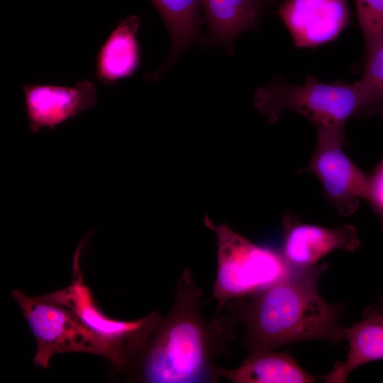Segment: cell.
<instances>
[{
    "label": "cell",
    "instance_id": "obj_1",
    "mask_svg": "<svg viewBox=\"0 0 383 383\" xmlns=\"http://www.w3.org/2000/svg\"><path fill=\"white\" fill-rule=\"evenodd\" d=\"M202 290L191 271L177 279L172 306L145 348L124 371L148 383L218 382L215 361L227 352L238 320L234 313L206 321L200 310Z\"/></svg>",
    "mask_w": 383,
    "mask_h": 383
},
{
    "label": "cell",
    "instance_id": "obj_2",
    "mask_svg": "<svg viewBox=\"0 0 383 383\" xmlns=\"http://www.w3.org/2000/svg\"><path fill=\"white\" fill-rule=\"evenodd\" d=\"M327 264L292 267L282 279L246 302H228L245 328L242 339L248 355L270 351L292 343L318 340L338 345L345 339L340 322L342 306L325 301L317 288Z\"/></svg>",
    "mask_w": 383,
    "mask_h": 383
},
{
    "label": "cell",
    "instance_id": "obj_3",
    "mask_svg": "<svg viewBox=\"0 0 383 383\" xmlns=\"http://www.w3.org/2000/svg\"><path fill=\"white\" fill-rule=\"evenodd\" d=\"M302 85H292L280 77L254 94V106L273 124L284 111L309 120L316 128L345 126L352 116H379V111L359 82L323 83L308 76Z\"/></svg>",
    "mask_w": 383,
    "mask_h": 383
},
{
    "label": "cell",
    "instance_id": "obj_4",
    "mask_svg": "<svg viewBox=\"0 0 383 383\" xmlns=\"http://www.w3.org/2000/svg\"><path fill=\"white\" fill-rule=\"evenodd\" d=\"M204 224L216 238L217 273L211 299L217 302V314L232 300L262 294L292 270L282 252L256 245L207 216Z\"/></svg>",
    "mask_w": 383,
    "mask_h": 383
},
{
    "label": "cell",
    "instance_id": "obj_5",
    "mask_svg": "<svg viewBox=\"0 0 383 383\" xmlns=\"http://www.w3.org/2000/svg\"><path fill=\"white\" fill-rule=\"evenodd\" d=\"M83 244L82 240L74 254L70 284L39 296L72 310L99 340L102 348L101 357L123 372L145 348L162 317L155 310L137 320L122 321L103 312L85 283L80 269L79 261Z\"/></svg>",
    "mask_w": 383,
    "mask_h": 383
},
{
    "label": "cell",
    "instance_id": "obj_6",
    "mask_svg": "<svg viewBox=\"0 0 383 383\" xmlns=\"http://www.w3.org/2000/svg\"><path fill=\"white\" fill-rule=\"evenodd\" d=\"M11 296L35 337V365L48 369L51 358L60 353H86L102 356L99 340L72 310L39 296L30 297L19 290L12 291Z\"/></svg>",
    "mask_w": 383,
    "mask_h": 383
},
{
    "label": "cell",
    "instance_id": "obj_7",
    "mask_svg": "<svg viewBox=\"0 0 383 383\" xmlns=\"http://www.w3.org/2000/svg\"><path fill=\"white\" fill-rule=\"evenodd\" d=\"M317 143L309 165V172L321 182L323 194L339 215L355 213L360 199L369 200L371 176L360 169L345 153V126L319 127Z\"/></svg>",
    "mask_w": 383,
    "mask_h": 383
},
{
    "label": "cell",
    "instance_id": "obj_8",
    "mask_svg": "<svg viewBox=\"0 0 383 383\" xmlns=\"http://www.w3.org/2000/svg\"><path fill=\"white\" fill-rule=\"evenodd\" d=\"M30 131L55 129L59 125L94 108L98 102L95 84L89 79L73 85L28 84L22 87Z\"/></svg>",
    "mask_w": 383,
    "mask_h": 383
},
{
    "label": "cell",
    "instance_id": "obj_9",
    "mask_svg": "<svg viewBox=\"0 0 383 383\" xmlns=\"http://www.w3.org/2000/svg\"><path fill=\"white\" fill-rule=\"evenodd\" d=\"M277 13L298 48L332 42L350 22L347 0H284Z\"/></svg>",
    "mask_w": 383,
    "mask_h": 383
},
{
    "label": "cell",
    "instance_id": "obj_10",
    "mask_svg": "<svg viewBox=\"0 0 383 383\" xmlns=\"http://www.w3.org/2000/svg\"><path fill=\"white\" fill-rule=\"evenodd\" d=\"M284 240L282 255L294 267H306L335 250H355L360 242L355 227L345 224L325 228L304 223L290 214L282 218Z\"/></svg>",
    "mask_w": 383,
    "mask_h": 383
},
{
    "label": "cell",
    "instance_id": "obj_11",
    "mask_svg": "<svg viewBox=\"0 0 383 383\" xmlns=\"http://www.w3.org/2000/svg\"><path fill=\"white\" fill-rule=\"evenodd\" d=\"M140 18L131 15L122 19L101 45L95 57L94 74L109 87L132 77L141 64V47L137 38Z\"/></svg>",
    "mask_w": 383,
    "mask_h": 383
},
{
    "label": "cell",
    "instance_id": "obj_12",
    "mask_svg": "<svg viewBox=\"0 0 383 383\" xmlns=\"http://www.w3.org/2000/svg\"><path fill=\"white\" fill-rule=\"evenodd\" d=\"M216 377L234 383H311L316 379L289 354L272 350L248 355L234 369L216 367Z\"/></svg>",
    "mask_w": 383,
    "mask_h": 383
},
{
    "label": "cell",
    "instance_id": "obj_13",
    "mask_svg": "<svg viewBox=\"0 0 383 383\" xmlns=\"http://www.w3.org/2000/svg\"><path fill=\"white\" fill-rule=\"evenodd\" d=\"M209 44L221 45L233 53L234 40L243 32L255 29L261 13L256 0H201Z\"/></svg>",
    "mask_w": 383,
    "mask_h": 383
},
{
    "label": "cell",
    "instance_id": "obj_14",
    "mask_svg": "<svg viewBox=\"0 0 383 383\" xmlns=\"http://www.w3.org/2000/svg\"><path fill=\"white\" fill-rule=\"evenodd\" d=\"M163 20L170 36V53L166 62L156 71L148 74V82L156 81L177 57L200 38L202 18L199 13L201 0H151Z\"/></svg>",
    "mask_w": 383,
    "mask_h": 383
},
{
    "label": "cell",
    "instance_id": "obj_15",
    "mask_svg": "<svg viewBox=\"0 0 383 383\" xmlns=\"http://www.w3.org/2000/svg\"><path fill=\"white\" fill-rule=\"evenodd\" d=\"M363 317L361 321L345 328V339L349 343L346 358L335 364L325 376V382H345L357 367L383 359V316L363 314Z\"/></svg>",
    "mask_w": 383,
    "mask_h": 383
},
{
    "label": "cell",
    "instance_id": "obj_16",
    "mask_svg": "<svg viewBox=\"0 0 383 383\" xmlns=\"http://www.w3.org/2000/svg\"><path fill=\"white\" fill-rule=\"evenodd\" d=\"M362 77L358 81L383 119V38L366 48Z\"/></svg>",
    "mask_w": 383,
    "mask_h": 383
},
{
    "label": "cell",
    "instance_id": "obj_17",
    "mask_svg": "<svg viewBox=\"0 0 383 383\" xmlns=\"http://www.w3.org/2000/svg\"><path fill=\"white\" fill-rule=\"evenodd\" d=\"M366 48L383 38V0H355Z\"/></svg>",
    "mask_w": 383,
    "mask_h": 383
},
{
    "label": "cell",
    "instance_id": "obj_18",
    "mask_svg": "<svg viewBox=\"0 0 383 383\" xmlns=\"http://www.w3.org/2000/svg\"><path fill=\"white\" fill-rule=\"evenodd\" d=\"M380 218L383 230V165L379 164L371 176L370 196L368 200Z\"/></svg>",
    "mask_w": 383,
    "mask_h": 383
},
{
    "label": "cell",
    "instance_id": "obj_19",
    "mask_svg": "<svg viewBox=\"0 0 383 383\" xmlns=\"http://www.w3.org/2000/svg\"><path fill=\"white\" fill-rule=\"evenodd\" d=\"M363 314L383 316V295L374 304L367 307Z\"/></svg>",
    "mask_w": 383,
    "mask_h": 383
},
{
    "label": "cell",
    "instance_id": "obj_20",
    "mask_svg": "<svg viewBox=\"0 0 383 383\" xmlns=\"http://www.w3.org/2000/svg\"><path fill=\"white\" fill-rule=\"evenodd\" d=\"M261 9L270 5H273L276 0H256Z\"/></svg>",
    "mask_w": 383,
    "mask_h": 383
},
{
    "label": "cell",
    "instance_id": "obj_21",
    "mask_svg": "<svg viewBox=\"0 0 383 383\" xmlns=\"http://www.w3.org/2000/svg\"><path fill=\"white\" fill-rule=\"evenodd\" d=\"M379 164H382V165H383V160H382V162H380Z\"/></svg>",
    "mask_w": 383,
    "mask_h": 383
}]
</instances>
